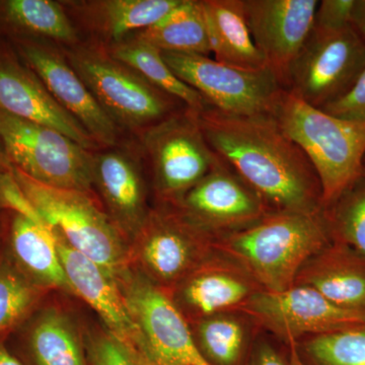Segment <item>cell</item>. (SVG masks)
Returning <instances> with one entry per match:
<instances>
[{
    "mask_svg": "<svg viewBox=\"0 0 365 365\" xmlns=\"http://www.w3.org/2000/svg\"><path fill=\"white\" fill-rule=\"evenodd\" d=\"M131 37L145 41L160 51L209 56L207 29L200 0H182L163 19Z\"/></svg>",
    "mask_w": 365,
    "mask_h": 365,
    "instance_id": "27",
    "label": "cell"
},
{
    "mask_svg": "<svg viewBox=\"0 0 365 365\" xmlns=\"http://www.w3.org/2000/svg\"><path fill=\"white\" fill-rule=\"evenodd\" d=\"M362 165H364V170H365V155L364 158V163H362Z\"/></svg>",
    "mask_w": 365,
    "mask_h": 365,
    "instance_id": "40",
    "label": "cell"
},
{
    "mask_svg": "<svg viewBox=\"0 0 365 365\" xmlns=\"http://www.w3.org/2000/svg\"><path fill=\"white\" fill-rule=\"evenodd\" d=\"M324 215L333 242H341L365 257V170Z\"/></svg>",
    "mask_w": 365,
    "mask_h": 365,
    "instance_id": "30",
    "label": "cell"
},
{
    "mask_svg": "<svg viewBox=\"0 0 365 365\" xmlns=\"http://www.w3.org/2000/svg\"><path fill=\"white\" fill-rule=\"evenodd\" d=\"M216 61L259 71L268 64L255 45L242 0H200Z\"/></svg>",
    "mask_w": 365,
    "mask_h": 365,
    "instance_id": "24",
    "label": "cell"
},
{
    "mask_svg": "<svg viewBox=\"0 0 365 365\" xmlns=\"http://www.w3.org/2000/svg\"><path fill=\"white\" fill-rule=\"evenodd\" d=\"M294 285L313 288L344 309L365 312V257L333 242L304 264Z\"/></svg>",
    "mask_w": 365,
    "mask_h": 365,
    "instance_id": "22",
    "label": "cell"
},
{
    "mask_svg": "<svg viewBox=\"0 0 365 365\" xmlns=\"http://www.w3.org/2000/svg\"><path fill=\"white\" fill-rule=\"evenodd\" d=\"M117 282L140 331L146 361L150 365H211L199 350L186 317L162 287L131 266Z\"/></svg>",
    "mask_w": 365,
    "mask_h": 365,
    "instance_id": "10",
    "label": "cell"
},
{
    "mask_svg": "<svg viewBox=\"0 0 365 365\" xmlns=\"http://www.w3.org/2000/svg\"><path fill=\"white\" fill-rule=\"evenodd\" d=\"M45 292L21 273L0 247V337L25 323Z\"/></svg>",
    "mask_w": 365,
    "mask_h": 365,
    "instance_id": "29",
    "label": "cell"
},
{
    "mask_svg": "<svg viewBox=\"0 0 365 365\" xmlns=\"http://www.w3.org/2000/svg\"><path fill=\"white\" fill-rule=\"evenodd\" d=\"M199 350L211 365H239L248 330L244 319L227 312L197 319L192 330Z\"/></svg>",
    "mask_w": 365,
    "mask_h": 365,
    "instance_id": "28",
    "label": "cell"
},
{
    "mask_svg": "<svg viewBox=\"0 0 365 365\" xmlns=\"http://www.w3.org/2000/svg\"><path fill=\"white\" fill-rule=\"evenodd\" d=\"M0 136L11 167L34 181L93 193V151L56 129L4 111H0Z\"/></svg>",
    "mask_w": 365,
    "mask_h": 365,
    "instance_id": "7",
    "label": "cell"
},
{
    "mask_svg": "<svg viewBox=\"0 0 365 365\" xmlns=\"http://www.w3.org/2000/svg\"><path fill=\"white\" fill-rule=\"evenodd\" d=\"M350 25L365 42V0H354Z\"/></svg>",
    "mask_w": 365,
    "mask_h": 365,
    "instance_id": "36",
    "label": "cell"
},
{
    "mask_svg": "<svg viewBox=\"0 0 365 365\" xmlns=\"http://www.w3.org/2000/svg\"><path fill=\"white\" fill-rule=\"evenodd\" d=\"M354 0H323L319 2L314 26L324 30H339L351 26Z\"/></svg>",
    "mask_w": 365,
    "mask_h": 365,
    "instance_id": "34",
    "label": "cell"
},
{
    "mask_svg": "<svg viewBox=\"0 0 365 365\" xmlns=\"http://www.w3.org/2000/svg\"><path fill=\"white\" fill-rule=\"evenodd\" d=\"M333 239L324 215L271 211L249 227L215 241L261 289L281 292L294 287L299 271Z\"/></svg>",
    "mask_w": 365,
    "mask_h": 365,
    "instance_id": "2",
    "label": "cell"
},
{
    "mask_svg": "<svg viewBox=\"0 0 365 365\" xmlns=\"http://www.w3.org/2000/svg\"><path fill=\"white\" fill-rule=\"evenodd\" d=\"M2 209L0 208V247H1Z\"/></svg>",
    "mask_w": 365,
    "mask_h": 365,
    "instance_id": "39",
    "label": "cell"
},
{
    "mask_svg": "<svg viewBox=\"0 0 365 365\" xmlns=\"http://www.w3.org/2000/svg\"><path fill=\"white\" fill-rule=\"evenodd\" d=\"M230 260H206L177 285L172 299L185 317L197 321L237 311L260 290L242 266Z\"/></svg>",
    "mask_w": 365,
    "mask_h": 365,
    "instance_id": "20",
    "label": "cell"
},
{
    "mask_svg": "<svg viewBox=\"0 0 365 365\" xmlns=\"http://www.w3.org/2000/svg\"><path fill=\"white\" fill-rule=\"evenodd\" d=\"M162 56L178 78L225 114L272 115L285 91L269 67L252 71L189 53L162 51Z\"/></svg>",
    "mask_w": 365,
    "mask_h": 365,
    "instance_id": "9",
    "label": "cell"
},
{
    "mask_svg": "<svg viewBox=\"0 0 365 365\" xmlns=\"http://www.w3.org/2000/svg\"><path fill=\"white\" fill-rule=\"evenodd\" d=\"M135 139L158 206H176L220 162L204 136L198 113L188 108Z\"/></svg>",
    "mask_w": 365,
    "mask_h": 365,
    "instance_id": "6",
    "label": "cell"
},
{
    "mask_svg": "<svg viewBox=\"0 0 365 365\" xmlns=\"http://www.w3.org/2000/svg\"><path fill=\"white\" fill-rule=\"evenodd\" d=\"M1 247L31 282L47 292H71L51 228L2 209Z\"/></svg>",
    "mask_w": 365,
    "mask_h": 365,
    "instance_id": "21",
    "label": "cell"
},
{
    "mask_svg": "<svg viewBox=\"0 0 365 365\" xmlns=\"http://www.w3.org/2000/svg\"><path fill=\"white\" fill-rule=\"evenodd\" d=\"M107 50L113 57L130 66L151 85L176 98L192 111L201 113L211 107L198 91L178 78L163 60L162 51L150 43L129 37Z\"/></svg>",
    "mask_w": 365,
    "mask_h": 365,
    "instance_id": "26",
    "label": "cell"
},
{
    "mask_svg": "<svg viewBox=\"0 0 365 365\" xmlns=\"http://www.w3.org/2000/svg\"><path fill=\"white\" fill-rule=\"evenodd\" d=\"M319 110L342 119L365 121V68L351 90Z\"/></svg>",
    "mask_w": 365,
    "mask_h": 365,
    "instance_id": "33",
    "label": "cell"
},
{
    "mask_svg": "<svg viewBox=\"0 0 365 365\" xmlns=\"http://www.w3.org/2000/svg\"><path fill=\"white\" fill-rule=\"evenodd\" d=\"M53 98L78 122L101 148L117 145L127 137L98 104L69 63L61 46L45 40L9 42Z\"/></svg>",
    "mask_w": 365,
    "mask_h": 365,
    "instance_id": "14",
    "label": "cell"
},
{
    "mask_svg": "<svg viewBox=\"0 0 365 365\" xmlns=\"http://www.w3.org/2000/svg\"><path fill=\"white\" fill-rule=\"evenodd\" d=\"M212 237L190 225L176 209L158 206L132 242L131 259L160 287H177L207 260Z\"/></svg>",
    "mask_w": 365,
    "mask_h": 365,
    "instance_id": "12",
    "label": "cell"
},
{
    "mask_svg": "<svg viewBox=\"0 0 365 365\" xmlns=\"http://www.w3.org/2000/svg\"><path fill=\"white\" fill-rule=\"evenodd\" d=\"M62 48L98 104L126 136L135 138L186 108L113 57L104 46L83 40Z\"/></svg>",
    "mask_w": 365,
    "mask_h": 365,
    "instance_id": "4",
    "label": "cell"
},
{
    "mask_svg": "<svg viewBox=\"0 0 365 365\" xmlns=\"http://www.w3.org/2000/svg\"><path fill=\"white\" fill-rule=\"evenodd\" d=\"M365 68V42L351 26H314L288 71L285 90L314 108L339 100Z\"/></svg>",
    "mask_w": 365,
    "mask_h": 365,
    "instance_id": "8",
    "label": "cell"
},
{
    "mask_svg": "<svg viewBox=\"0 0 365 365\" xmlns=\"http://www.w3.org/2000/svg\"><path fill=\"white\" fill-rule=\"evenodd\" d=\"M21 326L26 350L34 364L88 365L78 329L61 309H37Z\"/></svg>",
    "mask_w": 365,
    "mask_h": 365,
    "instance_id": "25",
    "label": "cell"
},
{
    "mask_svg": "<svg viewBox=\"0 0 365 365\" xmlns=\"http://www.w3.org/2000/svg\"><path fill=\"white\" fill-rule=\"evenodd\" d=\"M148 177L133 137L93 151V193L128 242L140 234L153 209L148 205Z\"/></svg>",
    "mask_w": 365,
    "mask_h": 365,
    "instance_id": "13",
    "label": "cell"
},
{
    "mask_svg": "<svg viewBox=\"0 0 365 365\" xmlns=\"http://www.w3.org/2000/svg\"><path fill=\"white\" fill-rule=\"evenodd\" d=\"M0 365H25L9 349L2 339H0Z\"/></svg>",
    "mask_w": 365,
    "mask_h": 365,
    "instance_id": "37",
    "label": "cell"
},
{
    "mask_svg": "<svg viewBox=\"0 0 365 365\" xmlns=\"http://www.w3.org/2000/svg\"><path fill=\"white\" fill-rule=\"evenodd\" d=\"M86 346L91 365H150L143 355L108 331L93 334Z\"/></svg>",
    "mask_w": 365,
    "mask_h": 365,
    "instance_id": "32",
    "label": "cell"
},
{
    "mask_svg": "<svg viewBox=\"0 0 365 365\" xmlns=\"http://www.w3.org/2000/svg\"><path fill=\"white\" fill-rule=\"evenodd\" d=\"M198 117L211 150L271 211L324 210L313 165L273 115L237 116L210 107Z\"/></svg>",
    "mask_w": 365,
    "mask_h": 365,
    "instance_id": "1",
    "label": "cell"
},
{
    "mask_svg": "<svg viewBox=\"0 0 365 365\" xmlns=\"http://www.w3.org/2000/svg\"><path fill=\"white\" fill-rule=\"evenodd\" d=\"M302 352L309 365H365V325L312 336Z\"/></svg>",
    "mask_w": 365,
    "mask_h": 365,
    "instance_id": "31",
    "label": "cell"
},
{
    "mask_svg": "<svg viewBox=\"0 0 365 365\" xmlns=\"http://www.w3.org/2000/svg\"><path fill=\"white\" fill-rule=\"evenodd\" d=\"M0 111L51 127L86 150L101 146L53 98L39 76L19 56L14 46L0 39Z\"/></svg>",
    "mask_w": 365,
    "mask_h": 365,
    "instance_id": "17",
    "label": "cell"
},
{
    "mask_svg": "<svg viewBox=\"0 0 365 365\" xmlns=\"http://www.w3.org/2000/svg\"><path fill=\"white\" fill-rule=\"evenodd\" d=\"M173 208L212 237L249 227L271 212L259 194L222 160Z\"/></svg>",
    "mask_w": 365,
    "mask_h": 365,
    "instance_id": "15",
    "label": "cell"
},
{
    "mask_svg": "<svg viewBox=\"0 0 365 365\" xmlns=\"http://www.w3.org/2000/svg\"><path fill=\"white\" fill-rule=\"evenodd\" d=\"M250 365H288L272 345L265 341L255 346Z\"/></svg>",
    "mask_w": 365,
    "mask_h": 365,
    "instance_id": "35",
    "label": "cell"
},
{
    "mask_svg": "<svg viewBox=\"0 0 365 365\" xmlns=\"http://www.w3.org/2000/svg\"><path fill=\"white\" fill-rule=\"evenodd\" d=\"M11 172V165L7 158L6 148L2 143L1 136H0V178Z\"/></svg>",
    "mask_w": 365,
    "mask_h": 365,
    "instance_id": "38",
    "label": "cell"
},
{
    "mask_svg": "<svg viewBox=\"0 0 365 365\" xmlns=\"http://www.w3.org/2000/svg\"><path fill=\"white\" fill-rule=\"evenodd\" d=\"M237 311L290 345L294 365H302L297 352L299 338L365 325V312L337 306L304 285L281 292L258 290Z\"/></svg>",
    "mask_w": 365,
    "mask_h": 365,
    "instance_id": "11",
    "label": "cell"
},
{
    "mask_svg": "<svg viewBox=\"0 0 365 365\" xmlns=\"http://www.w3.org/2000/svg\"><path fill=\"white\" fill-rule=\"evenodd\" d=\"M319 2L242 0L255 45L284 88L289 67L313 31Z\"/></svg>",
    "mask_w": 365,
    "mask_h": 365,
    "instance_id": "16",
    "label": "cell"
},
{
    "mask_svg": "<svg viewBox=\"0 0 365 365\" xmlns=\"http://www.w3.org/2000/svg\"><path fill=\"white\" fill-rule=\"evenodd\" d=\"M272 115L313 165L329 207L364 170L365 121L332 116L287 90Z\"/></svg>",
    "mask_w": 365,
    "mask_h": 365,
    "instance_id": "3",
    "label": "cell"
},
{
    "mask_svg": "<svg viewBox=\"0 0 365 365\" xmlns=\"http://www.w3.org/2000/svg\"><path fill=\"white\" fill-rule=\"evenodd\" d=\"M182 0H60L81 39L105 48L163 19Z\"/></svg>",
    "mask_w": 365,
    "mask_h": 365,
    "instance_id": "19",
    "label": "cell"
},
{
    "mask_svg": "<svg viewBox=\"0 0 365 365\" xmlns=\"http://www.w3.org/2000/svg\"><path fill=\"white\" fill-rule=\"evenodd\" d=\"M13 169L19 186L46 225L72 248L117 278L130 267L129 242L93 193L53 188Z\"/></svg>",
    "mask_w": 365,
    "mask_h": 365,
    "instance_id": "5",
    "label": "cell"
},
{
    "mask_svg": "<svg viewBox=\"0 0 365 365\" xmlns=\"http://www.w3.org/2000/svg\"><path fill=\"white\" fill-rule=\"evenodd\" d=\"M52 232L71 294L85 300L100 316L108 332L143 356L140 331L132 318L116 278L69 246L54 230Z\"/></svg>",
    "mask_w": 365,
    "mask_h": 365,
    "instance_id": "18",
    "label": "cell"
},
{
    "mask_svg": "<svg viewBox=\"0 0 365 365\" xmlns=\"http://www.w3.org/2000/svg\"><path fill=\"white\" fill-rule=\"evenodd\" d=\"M0 39L45 40L64 48L83 41L60 0H0Z\"/></svg>",
    "mask_w": 365,
    "mask_h": 365,
    "instance_id": "23",
    "label": "cell"
}]
</instances>
